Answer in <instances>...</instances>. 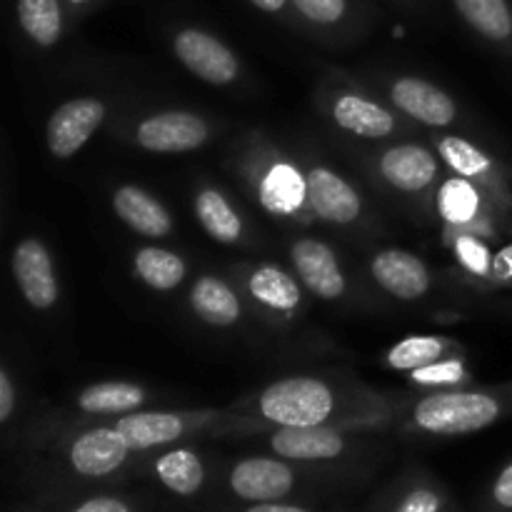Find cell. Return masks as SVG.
<instances>
[{
  "label": "cell",
  "mask_w": 512,
  "mask_h": 512,
  "mask_svg": "<svg viewBox=\"0 0 512 512\" xmlns=\"http://www.w3.org/2000/svg\"><path fill=\"white\" fill-rule=\"evenodd\" d=\"M15 25L33 48L50 50L63 43L75 20L65 0H13Z\"/></svg>",
  "instance_id": "4316f807"
},
{
  "label": "cell",
  "mask_w": 512,
  "mask_h": 512,
  "mask_svg": "<svg viewBox=\"0 0 512 512\" xmlns=\"http://www.w3.org/2000/svg\"><path fill=\"white\" fill-rule=\"evenodd\" d=\"M373 283L400 303L428 298L435 285L433 270L420 255L405 248H378L368 260Z\"/></svg>",
  "instance_id": "7402d4cb"
},
{
  "label": "cell",
  "mask_w": 512,
  "mask_h": 512,
  "mask_svg": "<svg viewBox=\"0 0 512 512\" xmlns=\"http://www.w3.org/2000/svg\"><path fill=\"white\" fill-rule=\"evenodd\" d=\"M230 408L260 420L268 430L343 425L385 433L398 425L405 400L390 398L353 378L300 373L273 380Z\"/></svg>",
  "instance_id": "6da1fadb"
},
{
  "label": "cell",
  "mask_w": 512,
  "mask_h": 512,
  "mask_svg": "<svg viewBox=\"0 0 512 512\" xmlns=\"http://www.w3.org/2000/svg\"><path fill=\"white\" fill-rule=\"evenodd\" d=\"M108 103L98 95H78L50 113L45 123V145L55 160H70L88 145L108 120Z\"/></svg>",
  "instance_id": "ac0fdd59"
},
{
  "label": "cell",
  "mask_w": 512,
  "mask_h": 512,
  "mask_svg": "<svg viewBox=\"0 0 512 512\" xmlns=\"http://www.w3.org/2000/svg\"><path fill=\"white\" fill-rule=\"evenodd\" d=\"M103 3L105 0H65V5H68V10H70V15H73L75 23H78L80 18H85V15L93 13V10H98Z\"/></svg>",
  "instance_id": "f35d334b"
},
{
  "label": "cell",
  "mask_w": 512,
  "mask_h": 512,
  "mask_svg": "<svg viewBox=\"0 0 512 512\" xmlns=\"http://www.w3.org/2000/svg\"><path fill=\"white\" fill-rule=\"evenodd\" d=\"M190 203H193V215L198 225L215 243L235 248V245H245L250 240L248 218L230 198L228 190H223L220 185L210 183V180H198L193 185Z\"/></svg>",
  "instance_id": "603a6c76"
},
{
  "label": "cell",
  "mask_w": 512,
  "mask_h": 512,
  "mask_svg": "<svg viewBox=\"0 0 512 512\" xmlns=\"http://www.w3.org/2000/svg\"><path fill=\"white\" fill-rule=\"evenodd\" d=\"M290 268L313 298L323 303H343L350 295V278L338 253L325 240L300 235L290 240Z\"/></svg>",
  "instance_id": "e0dca14e"
},
{
  "label": "cell",
  "mask_w": 512,
  "mask_h": 512,
  "mask_svg": "<svg viewBox=\"0 0 512 512\" xmlns=\"http://www.w3.org/2000/svg\"><path fill=\"white\" fill-rule=\"evenodd\" d=\"M330 75L318 90V108L330 128L363 143H393L413 133V123L380 95Z\"/></svg>",
  "instance_id": "8992f818"
},
{
  "label": "cell",
  "mask_w": 512,
  "mask_h": 512,
  "mask_svg": "<svg viewBox=\"0 0 512 512\" xmlns=\"http://www.w3.org/2000/svg\"><path fill=\"white\" fill-rule=\"evenodd\" d=\"M455 355H468L460 340L448 338V335H408L398 340L388 353L383 355V363L395 373H413V370L425 368L438 360L455 358Z\"/></svg>",
  "instance_id": "f546056e"
},
{
  "label": "cell",
  "mask_w": 512,
  "mask_h": 512,
  "mask_svg": "<svg viewBox=\"0 0 512 512\" xmlns=\"http://www.w3.org/2000/svg\"><path fill=\"white\" fill-rule=\"evenodd\" d=\"M18 385H15L13 370L10 365H3L0 368V425L8 428L13 423L15 413H18Z\"/></svg>",
  "instance_id": "e575fe53"
},
{
  "label": "cell",
  "mask_w": 512,
  "mask_h": 512,
  "mask_svg": "<svg viewBox=\"0 0 512 512\" xmlns=\"http://www.w3.org/2000/svg\"><path fill=\"white\" fill-rule=\"evenodd\" d=\"M433 208L445 238L473 233L490 240L498 235L500 218H505V210L483 188L455 173L445 175L440 188L435 190Z\"/></svg>",
  "instance_id": "4fadbf2b"
},
{
  "label": "cell",
  "mask_w": 512,
  "mask_h": 512,
  "mask_svg": "<svg viewBox=\"0 0 512 512\" xmlns=\"http://www.w3.org/2000/svg\"><path fill=\"white\" fill-rule=\"evenodd\" d=\"M465 28L512 58V0H450Z\"/></svg>",
  "instance_id": "83f0119b"
},
{
  "label": "cell",
  "mask_w": 512,
  "mask_h": 512,
  "mask_svg": "<svg viewBox=\"0 0 512 512\" xmlns=\"http://www.w3.org/2000/svg\"><path fill=\"white\" fill-rule=\"evenodd\" d=\"M230 168L253 203L275 223L290 228H313L318 223L310 210L303 158L288 153L270 135L255 130L238 140Z\"/></svg>",
  "instance_id": "7a4b0ae2"
},
{
  "label": "cell",
  "mask_w": 512,
  "mask_h": 512,
  "mask_svg": "<svg viewBox=\"0 0 512 512\" xmlns=\"http://www.w3.org/2000/svg\"><path fill=\"white\" fill-rule=\"evenodd\" d=\"M50 473L68 485H108L138 475L145 455L135 453L113 420H90L50 435L43 445Z\"/></svg>",
  "instance_id": "277c9868"
},
{
  "label": "cell",
  "mask_w": 512,
  "mask_h": 512,
  "mask_svg": "<svg viewBox=\"0 0 512 512\" xmlns=\"http://www.w3.org/2000/svg\"><path fill=\"white\" fill-rule=\"evenodd\" d=\"M512 415V383L428 393L405 403L395 428L413 438L450 440L493 428Z\"/></svg>",
  "instance_id": "5b68a950"
},
{
  "label": "cell",
  "mask_w": 512,
  "mask_h": 512,
  "mask_svg": "<svg viewBox=\"0 0 512 512\" xmlns=\"http://www.w3.org/2000/svg\"><path fill=\"white\" fill-rule=\"evenodd\" d=\"M493 283H512V243L495 253Z\"/></svg>",
  "instance_id": "74e56055"
},
{
  "label": "cell",
  "mask_w": 512,
  "mask_h": 512,
  "mask_svg": "<svg viewBox=\"0 0 512 512\" xmlns=\"http://www.w3.org/2000/svg\"><path fill=\"white\" fill-rule=\"evenodd\" d=\"M188 305L200 323L215 330L238 328L248 313V303L235 280L218 273H203L193 280L188 290Z\"/></svg>",
  "instance_id": "cb8c5ba5"
},
{
  "label": "cell",
  "mask_w": 512,
  "mask_h": 512,
  "mask_svg": "<svg viewBox=\"0 0 512 512\" xmlns=\"http://www.w3.org/2000/svg\"><path fill=\"white\" fill-rule=\"evenodd\" d=\"M18 512H148L145 503L135 495L98 490V493L80 495V498L53 500V503H30Z\"/></svg>",
  "instance_id": "1f68e13d"
},
{
  "label": "cell",
  "mask_w": 512,
  "mask_h": 512,
  "mask_svg": "<svg viewBox=\"0 0 512 512\" xmlns=\"http://www.w3.org/2000/svg\"><path fill=\"white\" fill-rule=\"evenodd\" d=\"M390 3H395V5H405V8H413V5L418 3V0H390Z\"/></svg>",
  "instance_id": "ab89813d"
},
{
  "label": "cell",
  "mask_w": 512,
  "mask_h": 512,
  "mask_svg": "<svg viewBox=\"0 0 512 512\" xmlns=\"http://www.w3.org/2000/svg\"><path fill=\"white\" fill-rule=\"evenodd\" d=\"M295 28L325 43L360 38L368 25L365 0H293Z\"/></svg>",
  "instance_id": "ffe728a7"
},
{
  "label": "cell",
  "mask_w": 512,
  "mask_h": 512,
  "mask_svg": "<svg viewBox=\"0 0 512 512\" xmlns=\"http://www.w3.org/2000/svg\"><path fill=\"white\" fill-rule=\"evenodd\" d=\"M255 10L265 13L268 18L280 20V23L295 25V10L293 0H248Z\"/></svg>",
  "instance_id": "8d00e7d4"
},
{
  "label": "cell",
  "mask_w": 512,
  "mask_h": 512,
  "mask_svg": "<svg viewBox=\"0 0 512 512\" xmlns=\"http://www.w3.org/2000/svg\"><path fill=\"white\" fill-rule=\"evenodd\" d=\"M235 285L243 293L248 310L273 328H288L305 318L308 290L300 283L293 268L278 263H243L233 268Z\"/></svg>",
  "instance_id": "9c48e42d"
},
{
  "label": "cell",
  "mask_w": 512,
  "mask_h": 512,
  "mask_svg": "<svg viewBox=\"0 0 512 512\" xmlns=\"http://www.w3.org/2000/svg\"><path fill=\"white\" fill-rule=\"evenodd\" d=\"M308 200L315 220L338 230H363L370 208L358 185L323 158H303Z\"/></svg>",
  "instance_id": "8fae6325"
},
{
  "label": "cell",
  "mask_w": 512,
  "mask_h": 512,
  "mask_svg": "<svg viewBox=\"0 0 512 512\" xmlns=\"http://www.w3.org/2000/svg\"><path fill=\"white\" fill-rule=\"evenodd\" d=\"M450 253L458 260L460 270L468 273V278L475 280H490L493 283V268H495V253L490 250L488 238L473 233L450 235L445 238Z\"/></svg>",
  "instance_id": "d6a6232c"
},
{
  "label": "cell",
  "mask_w": 512,
  "mask_h": 512,
  "mask_svg": "<svg viewBox=\"0 0 512 512\" xmlns=\"http://www.w3.org/2000/svg\"><path fill=\"white\" fill-rule=\"evenodd\" d=\"M383 98L410 123L423 125L430 133L450 130L463 120L458 100L420 75L400 73L383 78Z\"/></svg>",
  "instance_id": "2e32d148"
},
{
  "label": "cell",
  "mask_w": 512,
  "mask_h": 512,
  "mask_svg": "<svg viewBox=\"0 0 512 512\" xmlns=\"http://www.w3.org/2000/svg\"><path fill=\"white\" fill-rule=\"evenodd\" d=\"M175 60L203 83L213 88H230L245 75L240 55L220 35L203 25H175L168 35Z\"/></svg>",
  "instance_id": "7c38bea8"
},
{
  "label": "cell",
  "mask_w": 512,
  "mask_h": 512,
  "mask_svg": "<svg viewBox=\"0 0 512 512\" xmlns=\"http://www.w3.org/2000/svg\"><path fill=\"white\" fill-rule=\"evenodd\" d=\"M138 473L153 480L173 498L193 500L210 488L218 470H213V463L203 448L195 443H178L145 455Z\"/></svg>",
  "instance_id": "9a60e30c"
},
{
  "label": "cell",
  "mask_w": 512,
  "mask_h": 512,
  "mask_svg": "<svg viewBox=\"0 0 512 512\" xmlns=\"http://www.w3.org/2000/svg\"><path fill=\"white\" fill-rule=\"evenodd\" d=\"M110 208L125 228L145 240H165L175 230V220L168 205L135 183L115 185L110 193Z\"/></svg>",
  "instance_id": "d4e9b609"
},
{
  "label": "cell",
  "mask_w": 512,
  "mask_h": 512,
  "mask_svg": "<svg viewBox=\"0 0 512 512\" xmlns=\"http://www.w3.org/2000/svg\"><path fill=\"white\" fill-rule=\"evenodd\" d=\"M375 430L320 425V428H273L263 435L265 450L280 458L313 465H365V460L380 448Z\"/></svg>",
  "instance_id": "52a82bcc"
},
{
  "label": "cell",
  "mask_w": 512,
  "mask_h": 512,
  "mask_svg": "<svg viewBox=\"0 0 512 512\" xmlns=\"http://www.w3.org/2000/svg\"><path fill=\"white\" fill-rule=\"evenodd\" d=\"M483 512H512V460L490 483L483 500Z\"/></svg>",
  "instance_id": "836d02e7"
},
{
  "label": "cell",
  "mask_w": 512,
  "mask_h": 512,
  "mask_svg": "<svg viewBox=\"0 0 512 512\" xmlns=\"http://www.w3.org/2000/svg\"><path fill=\"white\" fill-rule=\"evenodd\" d=\"M220 512H323L300 500H273V503H233Z\"/></svg>",
  "instance_id": "d590c367"
},
{
  "label": "cell",
  "mask_w": 512,
  "mask_h": 512,
  "mask_svg": "<svg viewBox=\"0 0 512 512\" xmlns=\"http://www.w3.org/2000/svg\"><path fill=\"white\" fill-rule=\"evenodd\" d=\"M368 512H463L450 490L430 470L408 468L385 485Z\"/></svg>",
  "instance_id": "44dd1931"
},
{
  "label": "cell",
  "mask_w": 512,
  "mask_h": 512,
  "mask_svg": "<svg viewBox=\"0 0 512 512\" xmlns=\"http://www.w3.org/2000/svg\"><path fill=\"white\" fill-rule=\"evenodd\" d=\"M155 398L158 395L143 383L100 380V383L85 385L73 395V410L88 420H115L145 410Z\"/></svg>",
  "instance_id": "484cf974"
},
{
  "label": "cell",
  "mask_w": 512,
  "mask_h": 512,
  "mask_svg": "<svg viewBox=\"0 0 512 512\" xmlns=\"http://www.w3.org/2000/svg\"><path fill=\"white\" fill-rule=\"evenodd\" d=\"M430 145L440 155L448 173H455L475 183L505 210V215L512 213V175L493 153L480 148L478 143H473L465 135L450 133V130L430 133Z\"/></svg>",
  "instance_id": "5bb4252c"
},
{
  "label": "cell",
  "mask_w": 512,
  "mask_h": 512,
  "mask_svg": "<svg viewBox=\"0 0 512 512\" xmlns=\"http://www.w3.org/2000/svg\"><path fill=\"white\" fill-rule=\"evenodd\" d=\"M370 175L388 193L433 205L435 190L445 178V163L433 145L418 140H393L373 150L368 158Z\"/></svg>",
  "instance_id": "ba28073f"
},
{
  "label": "cell",
  "mask_w": 512,
  "mask_h": 512,
  "mask_svg": "<svg viewBox=\"0 0 512 512\" xmlns=\"http://www.w3.org/2000/svg\"><path fill=\"white\" fill-rule=\"evenodd\" d=\"M133 275L155 293H173L188 280V260L160 245H140L130 255Z\"/></svg>",
  "instance_id": "f1b7e54d"
},
{
  "label": "cell",
  "mask_w": 512,
  "mask_h": 512,
  "mask_svg": "<svg viewBox=\"0 0 512 512\" xmlns=\"http://www.w3.org/2000/svg\"><path fill=\"white\" fill-rule=\"evenodd\" d=\"M215 138V123L188 108H160L130 123L125 140L145 153L185 155L205 148Z\"/></svg>",
  "instance_id": "30bf717a"
},
{
  "label": "cell",
  "mask_w": 512,
  "mask_h": 512,
  "mask_svg": "<svg viewBox=\"0 0 512 512\" xmlns=\"http://www.w3.org/2000/svg\"><path fill=\"white\" fill-rule=\"evenodd\" d=\"M10 273L20 298L38 313H50L60 300V283L55 260L48 245L35 235H25L13 245Z\"/></svg>",
  "instance_id": "d6986e66"
},
{
  "label": "cell",
  "mask_w": 512,
  "mask_h": 512,
  "mask_svg": "<svg viewBox=\"0 0 512 512\" xmlns=\"http://www.w3.org/2000/svg\"><path fill=\"white\" fill-rule=\"evenodd\" d=\"M410 388L418 390V395L445 393V390H460L475 385V375L468 365V355H455V358L438 360L425 368L408 373Z\"/></svg>",
  "instance_id": "4dcf8cb0"
},
{
  "label": "cell",
  "mask_w": 512,
  "mask_h": 512,
  "mask_svg": "<svg viewBox=\"0 0 512 512\" xmlns=\"http://www.w3.org/2000/svg\"><path fill=\"white\" fill-rule=\"evenodd\" d=\"M365 465H313L280 455H245L228 460L215 473V488L230 503H273L295 500L315 490L358 480Z\"/></svg>",
  "instance_id": "3957f363"
}]
</instances>
